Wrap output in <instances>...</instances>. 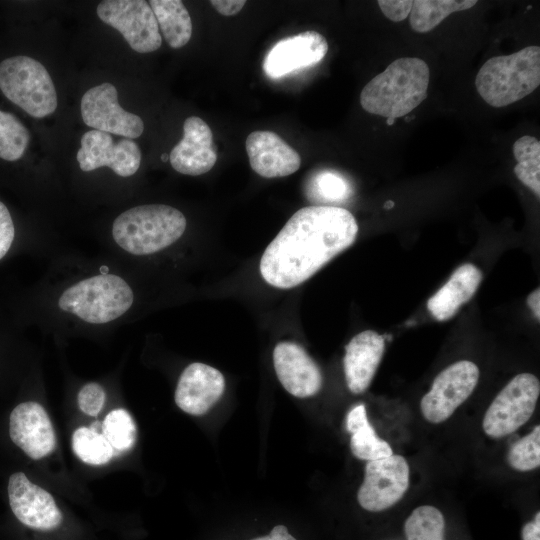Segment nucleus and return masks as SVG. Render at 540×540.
<instances>
[{"mask_svg": "<svg viewBox=\"0 0 540 540\" xmlns=\"http://www.w3.org/2000/svg\"><path fill=\"white\" fill-rule=\"evenodd\" d=\"M358 224L350 211L313 205L296 211L265 249L262 278L290 289L303 283L356 240Z\"/></svg>", "mask_w": 540, "mask_h": 540, "instance_id": "1", "label": "nucleus"}, {"mask_svg": "<svg viewBox=\"0 0 540 540\" xmlns=\"http://www.w3.org/2000/svg\"><path fill=\"white\" fill-rule=\"evenodd\" d=\"M429 81L430 69L424 60L398 58L363 87L360 104L368 113L395 120L426 99Z\"/></svg>", "mask_w": 540, "mask_h": 540, "instance_id": "2", "label": "nucleus"}, {"mask_svg": "<svg viewBox=\"0 0 540 540\" xmlns=\"http://www.w3.org/2000/svg\"><path fill=\"white\" fill-rule=\"evenodd\" d=\"M186 218L165 204H146L121 213L113 222L115 242L133 255L158 252L176 242L186 229Z\"/></svg>", "mask_w": 540, "mask_h": 540, "instance_id": "3", "label": "nucleus"}, {"mask_svg": "<svg viewBox=\"0 0 540 540\" xmlns=\"http://www.w3.org/2000/svg\"><path fill=\"white\" fill-rule=\"evenodd\" d=\"M540 84V47L527 46L510 55L488 59L479 69L475 86L482 99L500 108L531 94Z\"/></svg>", "mask_w": 540, "mask_h": 540, "instance_id": "4", "label": "nucleus"}, {"mask_svg": "<svg viewBox=\"0 0 540 540\" xmlns=\"http://www.w3.org/2000/svg\"><path fill=\"white\" fill-rule=\"evenodd\" d=\"M133 292L124 279L114 274H100L83 279L67 288L58 305L92 324L108 323L131 307Z\"/></svg>", "mask_w": 540, "mask_h": 540, "instance_id": "5", "label": "nucleus"}, {"mask_svg": "<svg viewBox=\"0 0 540 540\" xmlns=\"http://www.w3.org/2000/svg\"><path fill=\"white\" fill-rule=\"evenodd\" d=\"M0 89L11 102L35 118L52 114L58 105L47 69L28 56H14L0 63Z\"/></svg>", "mask_w": 540, "mask_h": 540, "instance_id": "6", "label": "nucleus"}, {"mask_svg": "<svg viewBox=\"0 0 540 540\" xmlns=\"http://www.w3.org/2000/svg\"><path fill=\"white\" fill-rule=\"evenodd\" d=\"M539 394L540 382L535 375H516L486 410L482 423L484 432L492 438L515 432L533 415Z\"/></svg>", "mask_w": 540, "mask_h": 540, "instance_id": "7", "label": "nucleus"}, {"mask_svg": "<svg viewBox=\"0 0 540 540\" xmlns=\"http://www.w3.org/2000/svg\"><path fill=\"white\" fill-rule=\"evenodd\" d=\"M97 15L118 30L136 52L156 51L162 44L156 17L144 0H105L97 6Z\"/></svg>", "mask_w": 540, "mask_h": 540, "instance_id": "8", "label": "nucleus"}, {"mask_svg": "<svg viewBox=\"0 0 540 540\" xmlns=\"http://www.w3.org/2000/svg\"><path fill=\"white\" fill-rule=\"evenodd\" d=\"M479 375L477 365L468 360L455 362L442 370L421 400L424 418L434 424L447 420L472 394Z\"/></svg>", "mask_w": 540, "mask_h": 540, "instance_id": "9", "label": "nucleus"}, {"mask_svg": "<svg viewBox=\"0 0 540 540\" xmlns=\"http://www.w3.org/2000/svg\"><path fill=\"white\" fill-rule=\"evenodd\" d=\"M409 486V466L404 457L391 455L368 461L357 499L362 508L379 512L395 505Z\"/></svg>", "mask_w": 540, "mask_h": 540, "instance_id": "10", "label": "nucleus"}, {"mask_svg": "<svg viewBox=\"0 0 540 540\" xmlns=\"http://www.w3.org/2000/svg\"><path fill=\"white\" fill-rule=\"evenodd\" d=\"M81 115L84 123L94 130L128 139L138 138L144 130L143 120L119 105L117 90L111 83L99 84L84 93Z\"/></svg>", "mask_w": 540, "mask_h": 540, "instance_id": "11", "label": "nucleus"}, {"mask_svg": "<svg viewBox=\"0 0 540 540\" xmlns=\"http://www.w3.org/2000/svg\"><path fill=\"white\" fill-rule=\"evenodd\" d=\"M76 159L84 172L106 166L121 177H129L140 167L141 151L132 139L124 138L114 143L109 133L90 130L81 138Z\"/></svg>", "mask_w": 540, "mask_h": 540, "instance_id": "12", "label": "nucleus"}, {"mask_svg": "<svg viewBox=\"0 0 540 540\" xmlns=\"http://www.w3.org/2000/svg\"><path fill=\"white\" fill-rule=\"evenodd\" d=\"M8 496L11 510L25 526L51 531L62 523V514L52 495L32 483L23 472L9 478Z\"/></svg>", "mask_w": 540, "mask_h": 540, "instance_id": "13", "label": "nucleus"}, {"mask_svg": "<svg viewBox=\"0 0 540 540\" xmlns=\"http://www.w3.org/2000/svg\"><path fill=\"white\" fill-rule=\"evenodd\" d=\"M328 52L325 37L313 30L279 40L267 53L262 68L271 79L318 64Z\"/></svg>", "mask_w": 540, "mask_h": 540, "instance_id": "14", "label": "nucleus"}, {"mask_svg": "<svg viewBox=\"0 0 540 540\" xmlns=\"http://www.w3.org/2000/svg\"><path fill=\"white\" fill-rule=\"evenodd\" d=\"M10 438L30 458L50 454L56 445L55 432L45 409L37 402L17 405L10 414Z\"/></svg>", "mask_w": 540, "mask_h": 540, "instance_id": "15", "label": "nucleus"}, {"mask_svg": "<svg viewBox=\"0 0 540 540\" xmlns=\"http://www.w3.org/2000/svg\"><path fill=\"white\" fill-rule=\"evenodd\" d=\"M171 166L179 173L198 176L210 171L217 161L213 134L208 124L197 116L183 123V138L169 155Z\"/></svg>", "mask_w": 540, "mask_h": 540, "instance_id": "16", "label": "nucleus"}, {"mask_svg": "<svg viewBox=\"0 0 540 540\" xmlns=\"http://www.w3.org/2000/svg\"><path fill=\"white\" fill-rule=\"evenodd\" d=\"M273 364L280 383L293 396L306 398L321 389V371L299 344L278 343L273 351Z\"/></svg>", "mask_w": 540, "mask_h": 540, "instance_id": "17", "label": "nucleus"}, {"mask_svg": "<svg viewBox=\"0 0 540 540\" xmlns=\"http://www.w3.org/2000/svg\"><path fill=\"white\" fill-rule=\"evenodd\" d=\"M224 389L225 379L219 370L192 363L180 375L174 398L184 412L203 415L220 399Z\"/></svg>", "mask_w": 540, "mask_h": 540, "instance_id": "18", "label": "nucleus"}, {"mask_svg": "<svg viewBox=\"0 0 540 540\" xmlns=\"http://www.w3.org/2000/svg\"><path fill=\"white\" fill-rule=\"evenodd\" d=\"M251 168L264 178L285 177L301 165L299 153L272 131H254L245 142Z\"/></svg>", "mask_w": 540, "mask_h": 540, "instance_id": "19", "label": "nucleus"}, {"mask_svg": "<svg viewBox=\"0 0 540 540\" xmlns=\"http://www.w3.org/2000/svg\"><path fill=\"white\" fill-rule=\"evenodd\" d=\"M384 350L385 337L373 330L358 333L345 346L344 373L352 393H363L370 386Z\"/></svg>", "mask_w": 540, "mask_h": 540, "instance_id": "20", "label": "nucleus"}, {"mask_svg": "<svg viewBox=\"0 0 540 540\" xmlns=\"http://www.w3.org/2000/svg\"><path fill=\"white\" fill-rule=\"evenodd\" d=\"M483 274L472 263L459 266L447 282L427 301V309L438 321L451 319L476 293Z\"/></svg>", "mask_w": 540, "mask_h": 540, "instance_id": "21", "label": "nucleus"}, {"mask_svg": "<svg viewBox=\"0 0 540 540\" xmlns=\"http://www.w3.org/2000/svg\"><path fill=\"white\" fill-rule=\"evenodd\" d=\"M346 427L351 433L350 448L355 457L374 461L393 455L391 446L380 439L370 425L363 404L355 406L348 413Z\"/></svg>", "mask_w": 540, "mask_h": 540, "instance_id": "22", "label": "nucleus"}, {"mask_svg": "<svg viewBox=\"0 0 540 540\" xmlns=\"http://www.w3.org/2000/svg\"><path fill=\"white\" fill-rule=\"evenodd\" d=\"M171 48L185 46L192 35V21L188 10L179 0H151L148 2Z\"/></svg>", "mask_w": 540, "mask_h": 540, "instance_id": "23", "label": "nucleus"}, {"mask_svg": "<svg viewBox=\"0 0 540 540\" xmlns=\"http://www.w3.org/2000/svg\"><path fill=\"white\" fill-rule=\"evenodd\" d=\"M475 4V0L413 1L409 14L410 26L418 33L429 32L452 13L470 9Z\"/></svg>", "mask_w": 540, "mask_h": 540, "instance_id": "24", "label": "nucleus"}, {"mask_svg": "<svg viewBox=\"0 0 540 540\" xmlns=\"http://www.w3.org/2000/svg\"><path fill=\"white\" fill-rule=\"evenodd\" d=\"M307 198L315 203L335 204L347 200L352 194L350 182L339 172L322 170L307 181Z\"/></svg>", "mask_w": 540, "mask_h": 540, "instance_id": "25", "label": "nucleus"}, {"mask_svg": "<svg viewBox=\"0 0 540 540\" xmlns=\"http://www.w3.org/2000/svg\"><path fill=\"white\" fill-rule=\"evenodd\" d=\"M444 528L443 514L430 505L414 509L404 525L407 540H444Z\"/></svg>", "mask_w": 540, "mask_h": 540, "instance_id": "26", "label": "nucleus"}, {"mask_svg": "<svg viewBox=\"0 0 540 540\" xmlns=\"http://www.w3.org/2000/svg\"><path fill=\"white\" fill-rule=\"evenodd\" d=\"M72 448L76 456L89 465L106 464L113 456V448L106 438L87 427L74 431Z\"/></svg>", "mask_w": 540, "mask_h": 540, "instance_id": "27", "label": "nucleus"}, {"mask_svg": "<svg viewBox=\"0 0 540 540\" xmlns=\"http://www.w3.org/2000/svg\"><path fill=\"white\" fill-rule=\"evenodd\" d=\"M28 129L13 114L0 110V158L16 161L29 144Z\"/></svg>", "mask_w": 540, "mask_h": 540, "instance_id": "28", "label": "nucleus"}, {"mask_svg": "<svg viewBox=\"0 0 540 540\" xmlns=\"http://www.w3.org/2000/svg\"><path fill=\"white\" fill-rule=\"evenodd\" d=\"M136 425L131 415L125 409L112 410L102 424V435L113 449L129 450L136 440Z\"/></svg>", "mask_w": 540, "mask_h": 540, "instance_id": "29", "label": "nucleus"}, {"mask_svg": "<svg viewBox=\"0 0 540 540\" xmlns=\"http://www.w3.org/2000/svg\"><path fill=\"white\" fill-rule=\"evenodd\" d=\"M509 465L518 471H530L540 466V426L514 443L507 454Z\"/></svg>", "mask_w": 540, "mask_h": 540, "instance_id": "30", "label": "nucleus"}, {"mask_svg": "<svg viewBox=\"0 0 540 540\" xmlns=\"http://www.w3.org/2000/svg\"><path fill=\"white\" fill-rule=\"evenodd\" d=\"M105 391L98 383L85 384L79 391L77 401L79 408L87 415L96 416L105 402Z\"/></svg>", "mask_w": 540, "mask_h": 540, "instance_id": "31", "label": "nucleus"}, {"mask_svg": "<svg viewBox=\"0 0 540 540\" xmlns=\"http://www.w3.org/2000/svg\"><path fill=\"white\" fill-rule=\"evenodd\" d=\"M514 173L518 180L530 188L539 198L540 196V157L523 159L514 167Z\"/></svg>", "mask_w": 540, "mask_h": 540, "instance_id": "32", "label": "nucleus"}, {"mask_svg": "<svg viewBox=\"0 0 540 540\" xmlns=\"http://www.w3.org/2000/svg\"><path fill=\"white\" fill-rule=\"evenodd\" d=\"M413 1L411 0H378L377 4L389 20L400 22L410 14Z\"/></svg>", "mask_w": 540, "mask_h": 540, "instance_id": "33", "label": "nucleus"}, {"mask_svg": "<svg viewBox=\"0 0 540 540\" xmlns=\"http://www.w3.org/2000/svg\"><path fill=\"white\" fill-rule=\"evenodd\" d=\"M15 235L14 225L7 207L0 201V259L11 247Z\"/></svg>", "mask_w": 540, "mask_h": 540, "instance_id": "34", "label": "nucleus"}, {"mask_svg": "<svg viewBox=\"0 0 540 540\" xmlns=\"http://www.w3.org/2000/svg\"><path fill=\"white\" fill-rule=\"evenodd\" d=\"M512 151L517 162L529 157H540V141L530 135L522 136L514 142Z\"/></svg>", "mask_w": 540, "mask_h": 540, "instance_id": "35", "label": "nucleus"}, {"mask_svg": "<svg viewBox=\"0 0 540 540\" xmlns=\"http://www.w3.org/2000/svg\"><path fill=\"white\" fill-rule=\"evenodd\" d=\"M214 9L224 16H232L240 12L246 4L244 0H212L210 1Z\"/></svg>", "mask_w": 540, "mask_h": 540, "instance_id": "36", "label": "nucleus"}, {"mask_svg": "<svg viewBox=\"0 0 540 540\" xmlns=\"http://www.w3.org/2000/svg\"><path fill=\"white\" fill-rule=\"evenodd\" d=\"M522 540H540V512H537L533 522L524 525Z\"/></svg>", "mask_w": 540, "mask_h": 540, "instance_id": "37", "label": "nucleus"}, {"mask_svg": "<svg viewBox=\"0 0 540 540\" xmlns=\"http://www.w3.org/2000/svg\"><path fill=\"white\" fill-rule=\"evenodd\" d=\"M252 540H296L289 532L286 526L277 525L275 526L270 534Z\"/></svg>", "mask_w": 540, "mask_h": 540, "instance_id": "38", "label": "nucleus"}, {"mask_svg": "<svg viewBox=\"0 0 540 540\" xmlns=\"http://www.w3.org/2000/svg\"><path fill=\"white\" fill-rule=\"evenodd\" d=\"M527 304L530 307L533 315L540 320V289L539 287L533 290L527 297Z\"/></svg>", "mask_w": 540, "mask_h": 540, "instance_id": "39", "label": "nucleus"}, {"mask_svg": "<svg viewBox=\"0 0 540 540\" xmlns=\"http://www.w3.org/2000/svg\"><path fill=\"white\" fill-rule=\"evenodd\" d=\"M393 204H394L393 202L388 201V202L384 205V207H385V208H389V207H392Z\"/></svg>", "mask_w": 540, "mask_h": 540, "instance_id": "40", "label": "nucleus"}, {"mask_svg": "<svg viewBox=\"0 0 540 540\" xmlns=\"http://www.w3.org/2000/svg\"><path fill=\"white\" fill-rule=\"evenodd\" d=\"M394 123V119L387 118V124L392 125Z\"/></svg>", "mask_w": 540, "mask_h": 540, "instance_id": "41", "label": "nucleus"}, {"mask_svg": "<svg viewBox=\"0 0 540 540\" xmlns=\"http://www.w3.org/2000/svg\"><path fill=\"white\" fill-rule=\"evenodd\" d=\"M161 159L162 161H167L168 156L166 154H162Z\"/></svg>", "mask_w": 540, "mask_h": 540, "instance_id": "42", "label": "nucleus"}]
</instances>
